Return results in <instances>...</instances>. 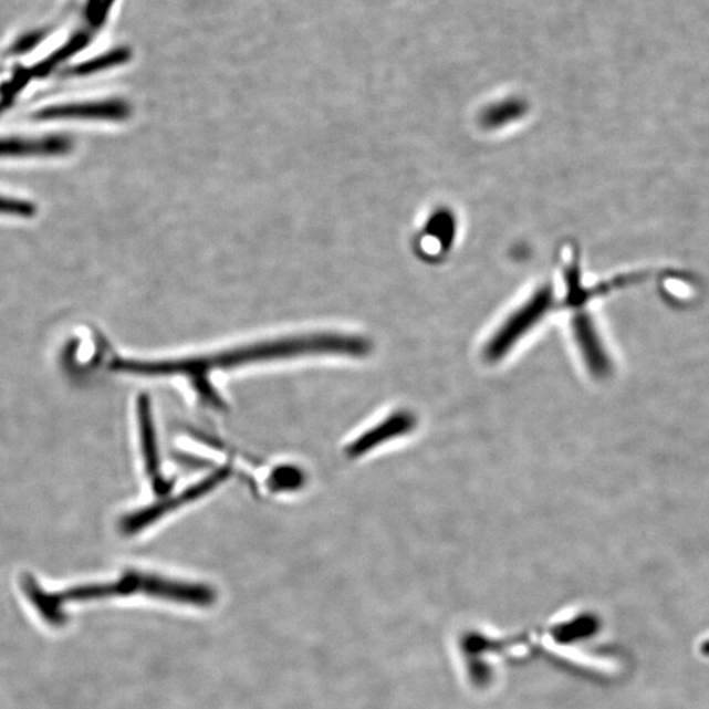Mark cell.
I'll return each instance as SVG.
<instances>
[{
	"label": "cell",
	"instance_id": "obj_7",
	"mask_svg": "<svg viewBox=\"0 0 709 709\" xmlns=\"http://www.w3.org/2000/svg\"><path fill=\"white\" fill-rule=\"evenodd\" d=\"M573 330L590 374L596 378L607 377L611 374V361L592 319L587 314H578L573 321Z\"/></svg>",
	"mask_w": 709,
	"mask_h": 709
},
{
	"label": "cell",
	"instance_id": "obj_11",
	"mask_svg": "<svg viewBox=\"0 0 709 709\" xmlns=\"http://www.w3.org/2000/svg\"><path fill=\"white\" fill-rule=\"evenodd\" d=\"M88 34H79V37L70 40L65 46H62L58 52H54L51 58L34 67L32 70V75L44 76L48 73H51L55 66L67 60L70 55L82 51V49L88 44Z\"/></svg>",
	"mask_w": 709,
	"mask_h": 709
},
{
	"label": "cell",
	"instance_id": "obj_13",
	"mask_svg": "<svg viewBox=\"0 0 709 709\" xmlns=\"http://www.w3.org/2000/svg\"><path fill=\"white\" fill-rule=\"evenodd\" d=\"M37 213L38 207L34 202L0 196V215L21 217V219H32Z\"/></svg>",
	"mask_w": 709,
	"mask_h": 709
},
{
	"label": "cell",
	"instance_id": "obj_2",
	"mask_svg": "<svg viewBox=\"0 0 709 709\" xmlns=\"http://www.w3.org/2000/svg\"><path fill=\"white\" fill-rule=\"evenodd\" d=\"M553 305V291L544 286L538 291L523 306L510 315V319L498 330L486 348L489 362H497L508 355L523 335L528 334L540 320L550 312Z\"/></svg>",
	"mask_w": 709,
	"mask_h": 709
},
{
	"label": "cell",
	"instance_id": "obj_14",
	"mask_svg": "<svg viewBox=\"0 0 709 709\" xmlns=\"http://www.w3.org/2000/svg\"><path fill=\"white\" fill-rule=\"evenodd\" d=\"M115 0H91L87 9V18L93 27H101L107 18Z\"/></svg>",
	"mask_w": 709,
	"mask_h": 709
},
{
	"label": "cell",
	"instance_id": "obj_10",
	"mask_svg": "<svg viewBox=\"0 0 709 709\" xmlns=\"http://www.w3.org/2000/svg\"><path fill=\"white\" fill-rule=\"evenodd\" d=\"M525 112V105L519 101H508L500 104L491 105L481 117V122L487 128H500L518 121Z\"/></svg>",
	"mask_w": 709,
	"mask_h": 709
},
{
	"label": "cell",
	"instance_id": "obj_8",
	"mask_svg": "<svg viewBox=\"0 0 709 709\" xmlns=\"http://www.w3.org/2000/svg\"><path fill=\"white\" fill-rule=\"evenodd\" d=\"M138 423L139 432H142L146 473L150 477L154 490L159 494H164L170 486H168L163 473H160L156 428H154L153 424L150 399L145 395L138 398Z\"/></svg>",
	"mask_w": 709,
	"mask_h": 709
},
{
	"label": "cell",
	"instance_id": "obj_15",
	"mask_svg": "<svg viewBox=\"0 0 709 709\" xmlns=\"http://www.w3.org/2000/svg\"><path fill=\"white\" fill-rule=\"evenodd\" d=\"M42 39H44L42 38V33L31 34V37H27L18 42L15 48H13V53L23 54L30 52L32 51V49H34V46L39 45V42Z\"/></svg>",
	"mask_w": 709,
	"mask_h": 709
},
{
	"label": "cell",
	"instance_id": "obj_5",
	"mask_svg": "<svg viewBox=\"0 0 709 709\" xmlns=\"http://www.w3.org/2000/svg\"><path fill=\"white\" fill-rule=\"evenodd\" d=\"M416 426L417 418L413 413L406 410L396 411L384 419L380 425H376L367 432H364L359 439H355L346 448V453L350 458H359V456L372 451V449L385 444V441L411 432Z\"/></svg>",
	"mask_w": 709,
	"mask_h": 709
},
{
	"label": "cell",
	"instance_id": "obj_4",
	"mask_svg": "<svg viewBox=\"0 0 709 709\" xmlns=\"http://www.w3.org/2000/svg\"><path fill=\"white\" fill-rule=\"evenodd\" d=\"M132 114L129 103L121 100L51 105L33 115L37 121H112L122 122Z\"/></svg>",
	"mask_w": 709,
	"mask_h": 709
},
{
	"label": "cell",
	"instance_id": "obj_6",
	"mask_svg": "<svg viewBox=\"0 0 709 709\" xmlns=\"http://www.w3.org/2000/svg\"><path fill=\"white\" fill-rule=\"evenodd\" d=\"M73 147V139L67 136L0 138V158L62 157Z\"/></svg>",
	"mask_w": 709,
	"mask_h": 709
},
{
	"label": "cell",
	"instance_id": "obj_1",
	"mask_svg": "<svg viewBox=\"0 0 709 709\" xmlns=\"http://www.w3.org/2000/svg\"><path fill=\"white\" fill-rule=\"evenodd\" d=\"M368 340L345 334H311L290 336L275 341L254 343L220 351L217 354L183 357V359L139 362L116 357L112 361V371L139 376H175L191 378L202 402L209 406L222 407V399L210 388L208 376L217 369H233L259 362L291 359V357L313 355H341L363 357L371 353Z\"/></svg>",
	"mask_w": 709,
	"mask_h": 709
},
{
	"label": "cell",
	"instance_id": "obj_3",
	"mask_svg": "<svg viewBox=\"0 0 709 709\" xmlns=\"http://www.w3.org/2000/svg\"><path fill=\"white\" fill-rule=\"evenodd\" d=\"M230 473L231 470L229 467L217 469L213 473H210L200 482L195 483L191 488L180 491L179 494L154 503L149 508L133 512V514L123 519L121 523L122 532L124 535H135V533L149 528V525L157 522L158 519L170 514L174 510L186 507V504L208 494L209 491H212L216 487H219L220 483L227 481Z\"/></svg>",
	"mask_w": 709,
	"mask_h": 709
},
{
	"label": "cell",
	"instance_id": "obj_12",
	"mask_svg": "<svg viewBox=\"0 0 709 709\" xmlns=\"http://www.w3.org/2000/svg\"><path fill=\"white\" fill-rule=\"evenodd\" d=\"M304 483L303 470L298 467H279L270 476L269 486L272 490H296Z\"/></svg>",
	"mask_w": 709,
	"mask_h": 709
},
{
	"label": "cell",
	"instance_id": "obj_9",
	"mask_svg": "<svg viewBox=\"0 0 709 709\" xmlns=\"http://www.w3.org/2000/svg\"><path fill=\"white\" fill-rule=\"evenodd\" d=\"M132 59V52L129 48H117L114 51L104 53L100 58L88 60L86 62L80 63V65L74 66L73 69L67 70V75L83 76L95 73L104 72L111 67L124 65Z\"/></svg>",
	"mask_w": 709,
	"mask_h": 709
}]
</instances>
